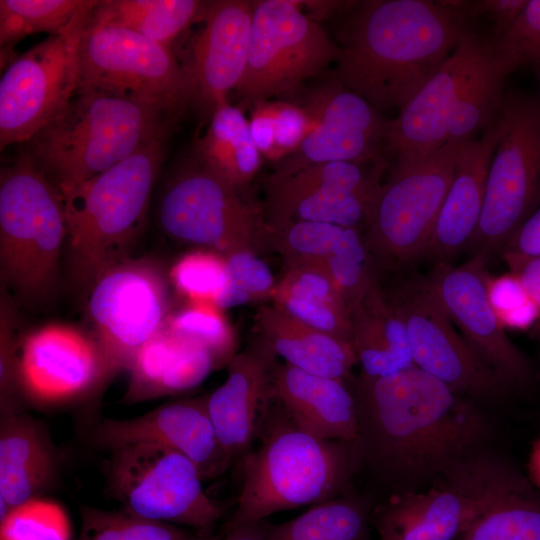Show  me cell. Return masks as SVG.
Instances as JSON below:
<instances>
[{
    "instance_id": "23",
    "label": "cell",
    "mask_w": 540,
    "mask_h": 540,
    "mask_svg": "<svg viewBox=\"0 0 540 540\" xmlns=\"http://www.w3.org/2000/svg\"><path fill=\"white\" fill-rule=\"evenodd\" d=\"M252 17V1H208L204 26L184 68L190 103L209 117L217 106L229 102V93L236 90L244 76Z\"/></svg>"
},
{
    "instance_id": "21",
    "label": "cell",
    "mask_w": 540,
    "mask_h": 540,
    "mask_svg": "<svg viewBox=\"0 0 540 540\" xmlns=\"http://www.w3.org/2000/svg\"><path fill=\"white\" fill-rule=\"evenodd\" d=\"M486 264L481 256L455 267L438 262L424 281L476 353L512 385L521 384L529 376V365L490 302Z\"/></svg>"
},
{
    "instance_id": "32",
    "label": "cell",
    "mask_w": 540,
    "mask_h": 540,
    "mask_svg": "<svg viewBox=\"0 0 540 540\" xmlns=\"http://www.w3.org/2000/svg\"><path fill=\"white\" fill-rule=\"evenodd\" d=\"M209 118L205 134L195 143L193 156L241 190L261 165L249 122L243 111L229 102L217 106Z\"/></svg>"
},
{
    "instance_id": "40",
    "label": "cell",
    "mask_w": 540,
    "mask_h": 540,
    "mask_svg": "<svg viewBox=\"0 0 540 540\" xmlns=\"http://www.w3.org/2000/svg\"><path fill=\"white\" fill-rule=\"evenodd\" d=\"M191 536L175 525L151 521L124 509L82 506L77 540H187Z\"/></svg>"
},
{
    "instance_id": "2",
    "label": "cell",
    "mask_w": 540,
    "mask_h": 540,
    "mask_svg": "<svg viewBox=\"0 0 540 540\" xmlns=\"http://www.w3.org/2000/svg\"><path fill=\"white\" fill-rule=\"evenodd\" d=\"M348 11L333 77L379 111L402 109L471 30L441 1L368 0Z\"/></svg>"
},
{
    "instance_id": "7",
    "label": "cell",
    "mask_w": 540,
    "mask_h": 540,
    "mask_svg": "<svg viewBox=\"0 0 540 540\" xmlns=\"http://www.w3.org/2000/svg\"><path fill=\"white\" fill-rule=\"evenodd\" d=\"M155 216L166 237L198 249L226 256L269 248L262 210L193 155L167 176Z\"/></svg>"
},
{
    "instance_id": "3",
    "label": "cell",
    "mask_w": 540,
    "mask_h": 540,
    "mask_svg": "<svg viewBox=\"0 0 540 540\" xmlns=\"http://www.w3.org/2000/svg\"><path fill=\"white\" fill-rule=\"evenodd\" d=\"M167 138L155 139L63 195L66 271L85 298L109 268L129 258L146 225Z\"/></svg>"
},
{
    "instance_id": "54",
    "label": "cell",
    "mask_w": 540,
    "mask_h": 540,
    "mask_svg": "<svg viewBox=\"0 0 540 540\" xmlns=\"http://www.w3.org/2000/svg\"><path fill=\"white\" fill-rule=\"evenodd\" d=\"M528 470L534 484L540 487V439L535 442L531 450Z\"/></svg>"
},
{
    "instance_id": "53",
    "label": "cell",
    "mask_w": 540,
    "mask_h": 540,
    "mask_svg": "<svg viewBox=\"0 0 540 540\" xmlns=\"http://www.w3.org/2000/svg\"><path fill=\"white\" fill-rule=\"evenodd\" d=\"M269 525L263 521L254 525L238 526L226 529L221 540H265Z\"/></svg>"
},
{
    "instance_id": "39",
    "label": "cell",
    "mask_w": 540,
    "mask_h": 540,
    "mask_svg": "<svg viewBox=\"0 0 540 540\" xmlns=\"http://www.w3.org/2000/svg\"><path fill=\"white\" fill-rule=\"evenodd\" d=\"M345 229L324 222H290L277 228H268V245L281 255L287 270L319 262L330 256Z\"/></svg>"
},
{
    "instance_id": "45",
    "label": "cell",
    "mask_w": 540,
    "mask_h": 540,
    "mask_svg": "<svg viewBox=\"0 0 540 540\" xmlns=\"http://www.w3.org/2000/svg\"><path fill=\"white\" fill-rule=\"evenodd\" d=\"M17 303L1 287L0 294V398L1 414L16 413L14 410L15 394L19 392L17 380V362L19 341L16 336Z\"/></svg>"
},
{
    "instance_id": "20",
    "label": "cell",
    "mask_w": 540,
    "mask_h": 540,
    "mask_svg": "<svg viewBox=\"0 0 540 540\" xmlns=\"http://www.w3.org/2000/svg\"><path fill=\"white\" fill-rule=\"evenodd\" d=\"M491 45L490 36L468 31L440 69L390 120L387 154L394 166L417 163L447 142L455 103Z\"/></svg>"
},
{
    "instance_id": "29",
    "label": "cell",
    "mask_w": 540,
    "mask_h": 540,
    "mask_svg": "<svg viewBox=\"0 0 540 540\" xmlns=\"http://www.w3.org/2000/svg\"><path fill=\"white\" fill-rule=\"evenodd\" d=\"M254 327L258 339L276 356L307 373L347 381L357 363L349 342L307 325L274 305L257 310Z\"/></svg>"
},
{
    "instance_id": "10",
    "label": "cell",
    "mask_w": 540,
    "mask_h": 540,
    "mask_svg": "<svg viewBox=\"0 0 540 540\" xmlns=\"http://www.w3.org/2000/svg\"><path fill=\"white\" fill-rule=\"evenodd\" d=\"M107 489L122 509L139 517L211 535L222 515L207 496L196 465L184 455L139 442L110 450Z\"/></svg>"
},
{
    "instance_id": "24",
    "label": "cell",
    "mask_w": 540,
    "mask_h": 540,
    "mask_svg": "<svg viewBox=\"0 0 540 540\" xmlns=\"http://www.w3.org/2000/svg\"><path fill=\"white\" fill-rule=\"evenodd\" d=\"M276 357L257 338L229 360L226 380L206 396L209 416L230 463L241 461L251 450L265 422Z\"/></svg>"
},
{
    "instance_id": "44",
    "label": "cell",
    "mask_w": 540,
    "mask_h": 540,
    "mask_svg": "<svg viewBox=\"0 0 540 540\" xmlns=\"http://www.w3.org/2000/svg\"><path fill=\"white\" fill-rule=\"evenodd\" d=\"M0 540H70L67 516L53 501L35 498L0 521Z\"/></svg>"
},
{
    "instance_id": "12",
    "label": "cell",
    "mask_w": 540,
    "mask_h": 540,
    "mask_svg": "<svg viewBox=\"0 0 540 540\" xmlns=\"http://www.w3.org/2000/svg\"><path fill=\"white\" fill-rule=\"evenodd\" d=\"M77 57V90L157 105L178 116L190 103L186 70L172 50L136 32L85 21Z\"/></svg>"
},
{
    "instance_id": "47",
    "label": "cell",
    "mask_w": 540,
    "mask_h": 540,
    "mask_svg": "<svg viewBox=\"0 0 540 540\" xmlns=\"http://www.w3.org/2000/svg\"><path fill=\"white\" fill-rule=\"evenodd\" d=\"M441 2L468 22L478 17L490 20L492 22L491 38L497 40L515 23L528 0H445Z\"/></svg>"
},
{
    "instance_id": "6",
    "label": "cell",
    "mask_w": 540,
    "mask_h": 540,
    "mask_svg": "<svg viewBox=\"0 0 540 540\" xmlns=\"http://www.w3.org/2000/svg\"><path fill=\"white\" fill-rule=\"evenodd\" d=\"M67 223L64 197L23 151L0 170V277L17 305L57 291Z\"/></svg>"
},
{
    "instance_id": "43",
    "label": "cell",
    "mask_w": 540,
    "mask_h": 540,
    "mask_svg": "<svg viewBox=\"0 0 540 540\" xmlns=\"http://www.w3.org/2000/svg\"><path fill=\"white\" fill-rule=\"evenodd\" d=\"M226 284L215 301L221 309L272 298L276 282L269 266L253 251L225 256Z\"/></svg>"
},
{
    "instance_id": "19",
    "label": "cell",
    "mask_w": 540,
    "mask_h": 540,
    "mask_svg": "<svg viewBox=\"0 0 540 540\" xmlns=\"http://www.w3.org/2000/svg\"><path fill=\"white\" fill-rule=\"evenodd\" d=\"M109 375L98 343L74 327L48 324L19 340V392L36 405L57 406L81 399Z\"/></svg>"
},
{
    "instance_id": "31",
    "label": "cell",
    "mask_w": 540,
    "mask_h": 540,
    "mask_svg": "<svg viewBox=\"0 0 540 540\" xmlns=\"http://www.w3.org/2000/svg\"><path fill=\"white\" fill-rule=\"evenodd\" d=\"M272 299L290 316L352 345L349 310L321 261L285 270Z\"/></svg>"
},
{
    "instance_id": "35",
    "label": "cell",
    "mask_w": 540,
    "mask_h": 540,
    "mask_svg": "<svg viewBox=\"0 0 540 540\" xmlns=\"http://www.w3.org/2000/svg\"><path fill=\"white\" fill-rule=\"evenodd\" d=\"M372 510L367 500L343 494L269 526L265 540H368Z\"/></svg>"
},
{
    "instance_id": "16",
    "label": "cell",
    "mask_w": 540,
    "mask_h": 540,
    "mask_svg": "<svg viewBox=\"0 0 540 540\" xmlns=\"http://www.w3.org/2000/svg\"><path fill=\"white\" fill-rule=\"evenodd\" d=\"M386 164L328 162L265 181L263 217L273 229L295 221L330 223L364 231Z\"/></svg>"
},
{
    "instance_id": "51",
    "label": "cell",
    "mask_w": 540,
    "mask_h": 540,
    "mask_svg": "<svg viewBox=\"0 0 540 540\" xmlns=\"http://www.w3.org/2000/svg\"><path fill=\"white\" fill-rule=\"evenodd\" d=\"M274 109L275 102L263 101L255 104L249 126L253 142L260 154L277 161Z\"/></svg>"
},
{
    "instance_id": "52",
    "label": "cell",
    "mask_w": 540,
    "mask_h": 540,
    "mask_svg": "<svg viewBox=\"0 0 540 540\" xmlns=\"http://www.w3.org/2000/svg\"><path fill=\"white\" fill-rule=\"evenodd\" d=\"M510 270L518 277L526 294L540 311V256L522 261L510 267Z\"/></svg>"
},
{
    "instance_id": "26",
    "label": "cell",
    "mask_w": 540,
    "mask_h": 540,
    "mask_svg": "<svg viewBox=\"0 0 540 540\" xmlns=\"http://www.w3.org/2000/svg\"><path fill=\"white\" fill-rule=\"evenodd\" d=\"M271 385L272 396L299 428L322 440L356 442V401L346 380L275 363Z\"/></svg>"
},
{
    "instance_id": "22",
    "label": "cell",
    "mask_w": 540,
    "mask_h": 540,
    "mask_svg": "<svg viewBox=\"0 0 540 540\" xmlns=\"http://www.w3.org/2000/svg\"><path fill=\"white\" fill-rule=\"evenodd\" d=\"M94 439L109 451L139 442L171 449L190 459L203 480L216 478L231 465L218 441L206 396L167 403L129 419L105 418Z\"/></svg>"
},
{
    "instance_id": "38",
    "label": "cell",
    "mask_w": 540,
    "mask_h": 540,
    "mask_svg": "<svg viewBox=\"0 0 540 540\" xmlns=\"http://www.w3.org/2000/svg\"><path fill=\"white\" fill-rule=\"evenodd\" d=\"M321 263L334 281L349 314L381 290L379 272L359 229L346 228L335 251Z\"/></svg>"
},
{
    "instance_id": "18",
    "label": "cell",
    "mask_w": 540,
    "mask_h": 540,
    "mask_svg": "<svg viewBox=\"0 0 540 540\" xmlns=\"http://www.w3.org/2000/svg\"><path fill=\"white\" fill-rule=\"evenodd\" d=\"M310 129L298 149L277 162L273 174L287 176L328 162L386 164L390 120L334 77L304 108Z\"/></svg>"
},
{
    "instance_id": "13",
    "label": "cell",
    "mask_w": 540,
    "mask_h": 540,
    "mask_svg": "<svg viewBox=\"0 0 540 540\" xmlns=\"http://www.w3.org/2000/svg\"><path fill=\"white\" fill-rule=\"evenodd\" d=\"M518 476L478 456L428 488L391 494L371 523L379 540H457Z\"/></svg>"
},
{
    "instance_id": "4",
    "label": "cell",
    "mask_w": 540,
    "mask_h": 540,
    "mask_svg": "<svg viewBox=\"0 0 540 540\" xmlns=\"http://www.w3.org/2000/svg\"><path fill=\"white\" fill-rule=\"evenodd\" d=\"M178 117L160 106L77 90L66 107L25 143V154L62 195L147 143L167 138Z\"/></svg>"
},
{
    "instance_id": "56",
    "label": "cell",
    "mask_w": 540,
    "mask_h": 540,
    "mask_svg": "<svg viewBox=\"0 0 540 540\" xmlns=\"http://www.w3.org/2000/svg\"><path fill=\"white\" fill-rule=\"evenodd\" d=\"M222 536H213V535H193L187 540H221Z\"/></svg>"
},
{
    "instance_id": "9",
    "label": "cell",
    "mask_w": 540,
    "mask_h": 540,
    "mask_svg": "<svg viewBox=\"0 0 540 540\" xmlns=\"http://www.w3.org/2000/svg\"><path fill=\"white\" fill-rule=\"evenodd\" d=\"M464 141H447L423 160L394 166L363 231L378 272L422 257Z\"/></svg>"
},
{
    "instance_id": "11",
    "label": "cell",
    "mask_w": 540,
    "mask_h": 540,
    "mask_svg": "<svg viewBox=\"0 0 540 540\" xmlns=\"http://www.w3.org/2000/svg\"><path fill=\"white\" fill-rule=\"evenodd\" d=\"M339 54V45L296 2L254 1L247 66L234 92L243 105L292 96Z\"/></svg>"
},
{
    "instance_id": "49",
    "label": "cell",
    "mask_w": 540,
    "mask_h": 540,
    "mask_svg": "<svg viewBox=\"0 0 540 540\" xmlns=\"http://www.w3.org/2000/svg\"><path fill=\"white\" fill-rule=\"evenodd\" d=\"M499 253L509 268L540 256V207L509 237Z\"/></svg>"
},
{
    "instance_id": "37",
    "label": "cell",
    "mask_w": 540,
    "mask_h": 540,
    "mask_svg": "<svg viewBox=\"0 0 540 540\" xmlns=\"http://www.w3.org/2000/svg\"><path fill=\"white\" fill-rule=\"evenodd\" d=\"M457 540H540V494L519 475Z\"/></svg>"
},
{
    "instance_id": "30",
    "label": "cell",
    "mask_w": 540,
    "mask_h": 540,
    "mask_svg": "<svg viewBox=\"0 0 540 540\" xmlns=\"http://www.w3.org/2000/svg\"><path fill=\"white\" fill-rule=\"evenodd\" d=\"M350 321L361 375L379 378L415 366L406 327L382 289L352 309Z\"/></svg>"
},
{
    "instance_id": "33",
    "label": "cell",
    "mask_w": 540,
    "mask_h": 540,
    "mask_svg": "<svg viewBox=\"0 0 540 540\" xmlns=\"http://www.w3.org/2000/svg\"><path fill=\"white\" fill-rule=\"evenodd\" d=\"M208 1L97 0L86 23L118 26L171 49L173 41L202 20Z\"/></svg>"
},
{
    "instance_id": "34",
    "label": "cell",
    "mask_w": 540,
    "mask_h": 540,
    "mask_svg": "<svg viewBox=\"0 0 540 540\" xmlns=\"http://www.w3.org/2000/svg\"><path fill=\"white\" fill-rule=\"evenodd\" d=\"M520 66L514 57L501 50L492 39L487 55L455 103L448 121L447 141L472 139L495 120L506 94V79Z\"/></svg>"
},
{
    "instance_id": "41",
    "label": "cell",
    "mask_w": 540,
    "mask_h": 540,
    "mask_svg": "<svg viewBox=\"0 0 540 540\" xmlns=\"http://www.w3.org/2000/svg\"><path fill=\"white\" fill-rule=\"evenodd\" d=\"M166 325L175 333L199 344L211 353L218 366L236 354L235 333L222 314L210 303H187L170 313Z\"/></svg>"
},
{
    "instance_id": "15",
    "label": "cell",
    "mask_w": 540,
    "mask_h": 540,
    "mask_svg": "<svg viewBox=\"0 0 540 540\" xmlns=\"http://www.w3.org/2000/svg\"><path fill=\"white\" fill-rule=\"evenodd\" d=\"M89 13V12H88ZM88 13L18 55L0 80V150L28 142L75 95L78 41Z\"/></svg>"
},
{
    "instance_id": "14",
    "label": "cell",
    "mask_w": 540,
    "mask_h": 540,
    "mask_svg": "<svg viewBox=\"0 0 540 540\" xmlns=\"http://www.w3.org/2000/svg\"><path fill=\"white\" fill-rule=\"evenodd\" d=\"M86 312L111 374L126 370L171 313L163 269L148 257L114 265L89 290Z\"/></svg>"
},
{
    "instance_id": "50",
    "label": "cell",
    "mask_w": 540,
    "mask_h": 540,
    "mask_svg": "<svg viewBox=\"0 0 540 540\" xmlns=\"http://www.w3.org/2000/svg\"><path fill=\"white\" fill-rule=\"evenodd\" d=\"M488 292L490 302L499 319L531 300L520 280L513 273L495 279L490 278Z\"/></svg>"
},
{
    "instance_id": "48",
    "label": "cell",
    "mask_w": 540,
    "mask_h": 540,
    "mask_svg": "<svg viewBox=\"0 0 540 540\" xmlns=\"http://www.w3.org/2000/svg\"><path fill=\"white\" fill-rule=\"evenodd\" d=\"M274 129L278 162L298 149L310 129V119L300 106L275 102Z\"/></svg>"
},
{
    "instance_id": "28",
    "label": "cell",
    "mask_w": 540,
    "mask_h": 540,
    "mask_svg": "<svg viewBox=\"0 0 540 540\" xmlns=\"http://www.w3.org/2000/svg\"><path fill=\"white\" fill-rule=\"evenodd\" d=\"M49 438L35 420L3 415L0 428V521L49 487L57 472Z\"/></svg>"
},
{
    "instance_id": "17",
    "label": "cell",
    "mask_w": 540,
    "mask_h": 540,
    "mask_svg": "<svg viewBox=\"0 0 540 540\" xmlns=\"http://www.w3.org/2000/svg\"><path fill=\"white\" fill-rule=\"evenodd\" d=\"M388 299L406 327L417 368L464 397L495 400L510 389L512 384L456 332L425 281L408 284Z\"/></svg>"
},
{
    "instance_id": "42",
    "label": "cell",
    "mask_w": 540,
    "mask_h": 540,
    "mask_svg": "<svg viewBox=\"0 0 540 540\" xmlns=\"http://www.w3.org/2000/svg\"><path fill=\"white\" fill-rule=\"evenodd\" d=\"M169 281L189 303L215 305L226 284L225 256L207 249L187 252L172 265Z\"/></svg>"
},
{
    "instance_id": "1",
    "label": "cell",
    "mask_w": 540,
    "mask_h": 540,
    "mask_svg": "<svg viewBox=\"0 0 540 540\" xmlns=\"http://www.w3.org/2000/svg\"><path fill=\"white\" fill-rule=\"evenodd\" d=\"M352 390L360 463L395 492L450 475L478 457L489 438L487 419L472 402L416 366L361 375Z\"/></svg>"
},
{
    "instance_id": "55",
    "label": "cell",
    "mask_w": 540,
    "mask_h": 540,
    "mask_svg": "<svg viewBox=\"0 0 540 540\" xmlns=\"http://www.w3.org/2000/svg\"><path fill=\"white\" fill-rule=\"evenodd\" d=\"M530 65H531V67H532V69L534 71L536 81H537L538 87H539V94H540V59L531 62Z\"/></svg>"
},
{
    "instance_id": "27",
    "label": "cell",
    "mask_w": 540,
    "mask_h": 540,
    "mask_svg": "<svg viewBox=\"0 0 540 540\" xmlns=\"http://www.w3.org/2000/svg\"><path fill=\"white\" fill-rule=\"evenodd\" d=\"M218 367L199 344L175 333L165 324L135 354L123 402H144L190 390Z\"/></svg>"
},
{
    "instance_id": "5",
    "label": "cell",
    "mask_w": 540,
    "mask_h": 540,
    "mask_svg": "<svg viewBox=\"0 0 540 540\" xmlns=\"http://www.w3.org/2000/svg\"><path fill=\"white\" fill-rule=\"evenodd\" d=\"M272 415L259 447L241 460V490L226 529L341 496L360 464L356 442L316 438L283 408Z\"/></svg>"
},
{
    "instance_id": "25",
    "label": "cell",
    "mask_w": 540,
    "mask_h": 540,
    "mask_svg": "<svg viewBox=\"0 0 540 540\" xmlns=\"http://www.w3.org/2000/svg\"><path fill=\"white\" fill-rule=\"evenodd\" d=\"M499 134L498 115L479 138L468 139L462 144L451 184L423 256L447 262L469 244L482 213L488 172Z\"/></svg>"
},
{
    "instance_id": "36",
    "label": "cell",
    "mask_w": 540,
    "mask_h": 540,
    "mask_svg": "<svg viewBox=\"0 0 540 540\" xmlns=\"http://www.w3.org/2000/svg\"><path fill=\"white\" fill-rule=\"evenodd\" d=\"M97 0H0L1 68L18 56L14 46L23 38L63 32L86 15Z\"/></svg>"
},
{
    "instance_id": "8",
    "label": "cell",
    "mask_w": 540,
    "mask_h": 540,
    "mask_svg": "<svg viewBox=\"0 0 540 540\" xmlns=\"http://www.w3.org/2000/svg\"><path fill=\"white\" fill-rule=\"evenodd\" d=\"M482 213L469 250L488 261L540 207V100L506 90Z\"/></svg>"
},
{
    "instance_id": "46",
    "label": "cell",
    "mask_w": 540,
    "mask_h": 540,
    "mask_svg": "<svg viewBox=\"0 0 540 540\" xmlns=\"http://www.w3.org/2000/svg\"><path fill=\"white\" fill-rule=\"evenodd\" d=\"M494 41L521 65L540 59V0H528L511 28Z\"/></svg>"
}]
</instances>
